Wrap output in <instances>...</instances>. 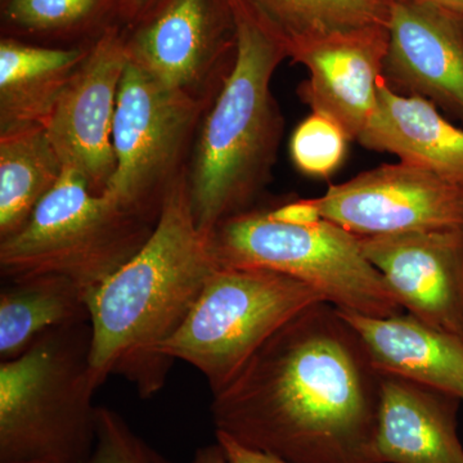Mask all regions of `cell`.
<instances>
[{
  "instance_id": "14",
  "label": "cell",
  "mask_w": 463,
  "mask_h": 463,
  "mask_svg": "<svg viewBox=\"0 0 463 463\" xmlns=\"http://www.w3.org/2000/svg\"><path fill=\"white\" fill-rule=\"evenodd\" d=\"M388 32L385 83L463 121V21L425 3L390 0Z\"/></svg>"
},
{
  "instance_id": "18",
  "label": "cell",
  "mask_w": 463,
  "mask_h": 463,
  "mask_svg": "<svg viewBox=\"0 0 463 463\" xmlns=\"http://www.w3.org/2000/svg\"><path fill=\"white\" fill-rule=\"evenodd\" d=\"M88 47L0 43V133L45 125Z\"/></svg>"
},
{
  "instance_id": "17",
  "label": "cell",
  "mask_w": 463,
  "mask_h": 463,
  "mask_svg": "<svg viewBox=\"0 0 463 463\" xmlns=\"http://www.w3.org/2000/svg\"><path fill=\"white\" fill-rule=\"evenodd\" d=\"M356 141L463 185V129L446 120L431 100L398 93L383 78L376 108Z\"/></svg>"
},
{
  "instance_id": "1",
  "label": "cell",
  "mask_w": 463,
  "mask_h": 463,
  "mask_svg": "<svg viewBox=\"0 0 463 463\" xmlns=\"http://www.w3.org/2000/svg\"><path fill=\"white\" fill-rule=\"evenodd\" d=\"M215 432L286 463H381L380 373L337 307L283 325L216 394Z\"/></svg>"
},
{
  "instance_id": "9",
  "label": "cell",
  "mask_w": 463,
  "mask_h": 463,
  "mask_svg": "<svg viewBox=\"0 0 463 463\" xmlns=\"http://www.w3.org/2000/svg\"><path fill=\"white\" fill-rule=\"evenodd\" d=\"M312 201L319 218L355 236L463 227V185L404 163L359 174Z\"/></svg>"
},
{
  "instance_id": "27",
  "label": "cell",
  "mask_w": 463,
  "mask_h": 463,
  "mask_svg": "<svg viewBox=\"0 0 463 463\" xmlns=\"http://www.w3.org/2000/svg\"><path fill=\"white\" fill-rule=\"evenodd\" d=\"M191 463H228V461L223 449L216 441L214 444L199 448Z\"/></svg>"
},
{
  "instance_id": "12",
  "label": "cell",
  "mask_w": 463,
  "mask_h": 463,
  "mask_svg": "<svg viewBox=\"0 0 463 463\" xmlns=\"http://www.w3.org/2000/svg\"><path fill=\"white\" fill-rule=\"evenodd\" d=\"M358 240L402 309L463 336V227Z\"/></svg>"
},
{
  "instance_id": "24",
  "label": "cell",
  "mask_w": 463,
  "mask_h": 463,
  "mask_svg": "<svg viewBox=\"0 0 463 463\" xmlns=\"http://www.w3.org/2000/svg\"><path fill=\"white\" fill-rule=\"evenodd\" d=\"M85 463H175L152 447L112 408L99 405L97 437Z\"/></svg>"
},
{
  "instance_id": "2",
  "label": "cell",
  "mask_w": 463,
  "mask_h": 463,
  "mask_svg": "<svg viewBox=\"0 0 463 463\" xmlns=\"http://www.w3.org/2000/svg\"><path fill=\"white\" fill-rule=\"evenodd\" d=\"M216 268L183 173L167 191L147 242L88 295L90 364L100 385L121 376L143 399L163 390L174 362L161 346L181 328Z\"/></svg>"
},
{
  "instance_id": "15",
  "label": "cell",
  "mask_w": 463,
  "mask_h": 463,
  "mask_svg": "<svg viewBox=\"0 0 463 463\" xmlns=\"http://www.w3.org/2000/svg\"><path fill=\"white\" fill-rule=\"evenodd\" d=\"M462 402L402 377L380 374L376 447L381 463H463Z\"/></svg>"
},
{
  "instance_id": "26",
  "label": "cell",
  "mask_w": 463,
  "mask_h": 463,
  "mask_svg": "<svg viewBox=\"0 0 463 463\" xmlns=\"http://www.w3.org/2000/svg\"><path fill=\"white\" fill-rule=\"evenodd\" d=\"M118 3L121 14L132 23L138 24L156 7L160 0H118Z\"/></svg>"
},
{
  "instance_id": "20",
  "label": "cell",
  "mask_w": 463,
  "mask_h": 463,
  "mask_svg": "<svg viewBox=\"0 0 463 463\" xmlns=\"http://www.w3.org/2000/svg\"><path fill=\"white\" fill-rule=\"evenodd\" d=\"M63 172L44 125L0 133V240L27 223Z\"/></svg>"
},
{
  "instance_id": "3",
  "label": "cell",
  "mask_w": 463,
  "mask_h": 463,
  "mask_svg": "<svg viewBox=\"0 0 463 463\" xmlns=\"http://www.w3.org/2000/svg\"><path fill=\"white\" fill-rule=\"evenodd\" d=\"M236 54L197 132L187 167L197 228L209 239L225 219L252 209L272 178L285 118L272 91L288 42L246 0H230Z\"/></svg>"
},
{
  "instance_id": "6",
  "label": "cell",
  "mask_w": 463,
  "mask_h": 463,
  "mask_svg": "<svg viewBox=\"0 0 463 463\" xmlns=\"http://www.w3.org/2000/svg\"><path fill=\"white\" fill-rule=\"evenodd\" d=\"M156 223L93 194L65 169L27 223L0 240V274L62 276L90 295L143 248Z\"/></svg>"
},
{
  "instance_id": "5",
  "label": "cell",
  "mask_w": 463,
  "mask_h": 463,
  "mask_svg": "<svg viewBox=\"0 0 463 463\" xmlns=\"http://www.w3.org/2000/svg\"><path fill=\"white\" fill-rule=\"evenodd\" d=\"M209 246L218 267L285 274L337 309L377 318L402 313L358 236L325 219L286 223L270 210L252 207L222 222L210 234Z\"/></svg>"
},
{
  "instance_id": "4",
  "label": "cell",
  "mask_w": 463,
  "mask_h": 463,
  "mask_svg": "<svg viewBox=\"0 0 463 463\" xmlns=\"http://www.w3.org/2000/svg\"><path fill=\"white\" fill-rule=\"evenodd\" d=\"M90 322L54 328L0 362V463H85L97 437Z\"/></svg>"
},
{
  "instance_id": "10",
  "label": "cell",
  "mask_w": 463,
  "mask_h": 463,
  "mask_svg": "<svg viewBox=\"0 0 463 463\" xmlns=\"http://www.w3.org/2000/svg\"><path fill=\"white\" fill-rule=\"evenodd\" d=\"M127 38L129 58L161 83L216 93L236 54L230 0H160Z\"/></svg>"
},
{
  "instance_id": "16",
  "label": "cell",
  "mask_w": 463,
  "mask_h": 463,
  "mask_svg": "<svg viewBox=\"0 0 463 463\" xmlns=\"http://www.w3.org/2000/svg\"><path fill=\"white\" fill-rule=\"evenodd\" d=\"M361 337L380 374L402 377L463 402V336L416 317H370L337 309Z\"/></svg>"
},
{
  "instance_id": "8",
  "label": "cell",
  "mask_w": 463,
  "mask_h": 463,
  "mask_svg": "<svg viewBox=\"0 0 463 463\" xmlns=\"http://www.w3.org/2000/svg\"><path fill=\"white\" fill-rule=\"evenodd\" d=\"M216 93L167 87L129 58L116 102V169L102 194L156 223L167 191L187 172L201 121Z\"/></svg>"
},
{
  "instance_id": "11",
  "label": "cell",
  "mask_w": 463,
  "mask_h": 463,
  "mask_svg": "<svg viewBox=\"0 0 463 463\" xmlns=\"http://www.w3.org/2000/svg\"><path fill=\"white\" fill-rule=\"evenodd\" d=\"M128 62L127 36L116 27L103 30L44 125L63 167L96 194L106 191L116 169L112 132Z\"/></svg>"
},
{
  "instance_id": "23",
  "label": "cell",
  "mask_w": 463,
  "mask_h": 463,
  "mask_svg": "<svg viewBox=\"0 0 463 463\" xmlns=\"http://www.w3.org/2000/svg\"><path fill=\"white\" fill-rule=\"evenodd\" d=\"M349 137L327 116H307L295 129L289 152L295 166L306 175L327 178L345 158Z\"/></svg>"
},
{
  "instance_id": "28",
  "label": "cell",
  "mask_w": 463,
  "mask_h": 463,
  "mask_svg": "<svg viewBox=\"0 0 463 463\" xmlns=\"http://www.w3.org/2000/svg\"><path fill=\"white\" fill-rule=\"evenodd\" d=\"M414 2L432 5L463 21V0H414Z\"/></svg>"
},
{
  "instance_id": "7",
  "label": "cell",
  "mask_w": 463,
  "mask_h": 463,
  "mask_svg": "<svg viewBox=\"0 0 463 463\" xmlns=\"http://www.w3.org/2000/svg\"><path fill=\"white\" fill-rule=\"evenodd\" d=\"M319 301L325 298L316 289L285 274L218 267L160 353L194 365L216 394L265 341Z\"/></svg>"
},
{
  "instance_id": "19",
  "label": "cell",
  "mask_w": 463,
  "mask_h": 463,
  "mask_svg": "<svg viewBox=\"0 0 463 463\" xmlns=\"http://www.w3.org/2000/svg\"><path fill=\"white\" fill-rule=\"evenodd\" d=\"M0 289V359L23 354L54 328L90 322L88 292L62 276L3 279Z\"/></svg>"
},
{
  "instance_id": "13",
  "label": "cell",
  "mask_w": 463,
  "mask_h": 463,
  "mask_svg": "<svg viewBox=\"0 0 463 463\" xmlns=\"http://www.w3.org/2000/svg\"><path fill=\"white\" fill-rule=\"evenodd\" d=\"M388 26L288 43V58L309 70L298 94L313 112L358 138L373 116L388 53Z\"/></svg>"
},
{
  "instance_id": "22",
  "label": "cell",
  "mask_w": 463,
  "mask_h": 463,
  "mask_svg": "<svg viewBox=\"0 0 463 463\" xmlns=\"http://www.w3.org/2000/svg\"><path fill=\"white\" fill-rule=\"evenodd\" d=\"M111 0H5L3 23L33 35H66L90 26Z\"/></svg>"
},
{
  "instance_id": "25",
  "label": "cell",
  "mask_w": 463,
  "mask_h": 463,
  "mask_svg": "<svg viewBox=\"0 0 463 463\" xmlns=\"http://www.w3.org/2000/svg\"><path fill=\"white\" fill-rule=\"evenodd\" d=\"M216 441L223 449L228 463H286L276 457L241 446L228 435L215 432Z\"/></svg>"
},
{
  "instance_id": "21",
  "label": "cell",
  "mask_w": 463,
  "mask_h": 463,
  "mask_svg": "<svg viewBox=\"0 0 463 463\" xmlns=\"http://www.w3.org/2000/svg\"><path fill=\"white\" fill-rule=\"evenodd\" d=\"M288 42L388 26L390 0H246Z\"/></svg>"
}]
</instances>
